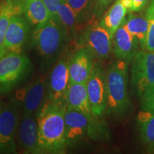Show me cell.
Instances as JSON below:
<instances>
[{"label": "cell", "mask_w": 154, "mask_h": 154, "mask_svg": "<svg viewBox=\"0 0 154 154\" xmlns=\"http://www.w3.org/2000/svg\"><path fill=\"white\" fill-rule=\"evenodd\" d=\"M66 103H54L47 99L37 112L38 142L43 153H66Z\"/></svg>", "instance_id": "obj_1"}, {"label": "cell", "mask_w": 154, "mask_h": 154, "mask_svg": "<svg viewBox=\"0 0 154 154\" xmlns=\"http://www.w3.org/2000/svg\"><path fill=\"white\" fill-rule=\"evenodd\" d=\"M128 65L117 59L106 72V113L117 120L126 118L131 111L128 91Z\"/></svg>", "instance_id": "obj_2"}, {"label": "cell", "mask_w": 154, "mask_h": 154, "mask_svg": "<svg viewBox=\"0 0 154 154\" xmlns=\"http://www.w3.org/2000/svg\"><path fill=\"white\" fill-rule=\"evenodd\" d=\"M64 119L68 147L78 146L86 136L94 139L108 136L106 128L103 126L101 119H92L82 111L66 107Z\"/></svg>", "instance_id": "obj_3"}, {"label": "cell", "mask_w": 154, "mask_h": 154, "mask_svg": "<svg viewBox=\"0 0 154 154\" xmlns=\"http://www.w3.org/2000/svg\"><path fill=\"white\" fill-rule=\"evenodd\" d=\"M33 71L27 56L7 52L0 58V94L6 95L26 79Z\"/></svg>", "instance_id": "obj_4"}, {"label": "cell", "mask_w": 154, "mask_h": 154, "mask_svg": "<svg viewBox=\"0 0 154 154\" xmlns=\"http://www.w3.org/2000/svg\"><path fill=\"white\" fill-rule=\"evenodd\" d=\"M69 29L61 22L50 17L36 26L32 38L36 49L42 56L50 57L60 51L68 38Z\"/></svg>", "instance_id": "obj_5"}, {"label": "cell", "mask_w": 154, "mask_h": 154, "mask_svg": "<svg viewBox=\"0 0 154 154\" xmlns=\"http://www.w3.org/2000/svg\"><path fill=\"white\" fill-rule=\"evenodd\" d=\"M131 63V87L140 96L148 88L154 86V52L147 50L138 51Z\"/></svg>", "instance_id": "obj_6"}, {"label": "cell", "mask_w": 154, "mask_h": 154, "mask_svg": "<svg viewBox=\"0 0 154 154\" xmlns=\"http://www.w3.org/2000/svg\"><path fill=\"white\" fill-rule=\"evenodd\" d=\"M86 87L93 115L101 119L106 113V72L97 61H94Z\"/></svg>", "instance_id": "obj_7"}, {"label": "cell", "mask_w": 154, "mask_h": 154, "mask_svg": "<svg viewBox=\"0 0 154 154\" xmlns=\"http://www.w3.org/2000/svg\"><path fill=\"white\" fill-rule=\"evenodd\" d=\"M112 43L109 32L100 23L88 25L82 36V47H87L94 58L101 61L111 56Z\"/></svg>", "instance_id": "obj_8"}, {"label": "cell", "mask_w": 154, "mask_h": 154, "mask_svg": "<svg viewBox=\"0 0 154 154\" xmlns=\"http://www.w3.org/2000/svg\"><path fill=\"white\" fill-rule=\"evenodd\" d=\"M17 106L9 103L3 107L0 113V154L17 153L14 136L19 126Z\"/></svg>", "instance_id": "obj_9"}, {"label": "cell", "mask_w": 154, "mask_h": 154, "mask_svg": "<svg viewBox=\"0 0 154 154\" xmlns=\"http://www.w3.org/2000/svg\"><path fill=\"white\" fill-rule=\"evenodd\" d=\"M69 59L66 57L59 59L50 75L48 99L54 103H66V94L69 84Z\"/></svg>", "instance_id": "obj_10"}, {"label": "cell", "mask_w": 154, "mask_h": 154, "mask_svg": "<svg viewBox=\"0 0 154 154\" xmlns=\"http://www.w3.org/2000/svg\"><path fill=\"white\" fill-rule=\"evenodd\" d=\"M18 140L24 153H43L38 142L37 113H24L19 124Z\"/></svg>", "instance_id": "obj_11"}, {"label": "cell", "mask_w": 154, "mask_h": 154, "mask_svg": "<svg viewBox=\"0 0 154 154\" xmlns=\"http://www.w3.org/2000/svg\"><path fill=\"white\" fill-rule=\"evenodd\" d=\"M29 23L23 14L11 17L5 38L6 53H22L30 32Z\"/></svg>", "instance_id": "obj_12"}, {"label": "cell", "mask_w": 154, "mask_h": 154, "mask_svg": "<svg viewBox=\"0 0 154 154\" xmlns=\"http://www.w3.org/2000/svg\"><path fill=\"white\" fill-rule=\"evenodd\" d=\"M94 57L86 47H81L69 59V84H86L94 66Z\"/></svg>", "instance_id": "obj_13"}, {"label": "cell", "mask_w": 154, "mask_h": 154, "mask_svg": "<svg viewBox=\"0 0 154 154\" xmlns=\"http://www.w3.org/2000/svg\"><path fill=\"white\" fill-rule=\"evenodd\" d=\"M112 41L113 51L116 58L130 64L138 53L140 44L137 38L127 30L124 22L116 30Z\"/></svg>", "instance_id": "obj_14"}, {"label": "cell", "mask_w": 154, "mask_h": 154, "mask_svg": "<svg viewBox=\"0 0 154 154\" xmlns=\"http://www.w3.org/2000/svg\"><path fill=\"white\" fill-rule=\"evenodd\" d=\"M48 84L44 78L36 79L24 89L23 98L24 113H37L48 99Z\"/></svg>", "instance_id": "obj_15"}, {"label": "cell", "mask_w": 154, "mask_h": 154, "mask_svg": "<svg viewBox=\"0 0 154 154\" xmlns=\"http://www.w3.org/2000/svg\"><path fill=\"white\" fill-rule=\"evenodd\" d=\"M66 105L67 108L82 111L92 119H97L92 113L86 84H69L66 94Z\"/></svg>", "instance_id": "obj_16"}, {"label": "cell", "mask_w": 154, "mask_h": 154, "mask_svg": "<svg viewBox=\"0 0 154 154\" xmlns=\"http://www.w3.org/2000/svg\"><path fill=\"white\" fill-rule=\"evenodd\" d=\"M23 14L21 0H2L0 2V58L6 54L5 38L11 17Z\"/></svg>", "instance_id": "obj_17"}, {"label": "cell", "mask_w": 154, "mask_h": 154, "mask_svg": "<svg viewBox=\"0 0 154 154\" xmlns=\"http://www.w3.org/2000/svg\"><path fill=\"white\" fill-rule=\"evenodd\" d=\"M21 2L23 15L32 26L36 27L51 17L43 0H21Z\"/></svg>", "instance_id": "obj_18"}, {"label": "cell", "mask_w": 154, "mask_h": 154, "mask_svg": "<svg viewBox=\"0 0 154 154\" xmlns=\"http://www.w3.org/2000/svg\"><path fill=\"white\" fill-rule=\"evenodd\" d=\"M127 12L128 9L123 5L121 0H116L99 22L108 30L112 40L116 30L124 22Z\"/></svg>", "instance_id": "obj_19"}, {"label": "cell", "mask_w": 154, "mask_h": 154, "mask_svg": "<svg viewBox=\"0 0 154 154\" xmlns=\"http://www.w3.org/2000/svg\"><path fill=\"white\" fill-rule=\"evenodd\" d=\"M124 25L127 30L138 40L142 50H146L149 25L145 15H137L131 12L125 19Z\"/></svg>", "instance_id": "obj_20"}, {"label": "cell", "mask_w": 154, "mask_h": 154, "mask_svg": "<svg viewBox=\"0 0 154 154\" xmlns=\"http://www.w3.org/2000/svg\"><path fill=\"white\" fill-rule=\"evenodd\" d=\"M137 124L140 136L144 143L154 142V113L143 110L137 116Z\"/></svg>", "instance_id": "obj_21"}, {"label": "cell", "mask_w": 154, "mask_h": 154, "mask_svg": "<svg viewBox=\"0 0 154 154\" xmlns=\"http://www.w3.org/2000/svg\"><path fill=\"white\" fill-rule=\"evenodd\" d=\"M74 11L79 25L87 22L94 16V0H66Z\"/></svg>", "instance_id": "obj_22"}, {"label": "cell", "mask_w": 154, "mask_h": 154, "mask_svg": "<svg viewBox=\"0 0 154 154\" xmlns=\"http://www.w3.org/2000/svg\"><path fill=\"white\" fill-rule=\"evenodd\" d=\"M58 16L61 22L68 29L69 31L74 32L79 26H80L74 11L71 8L66 0L61 1L58 10Z\"/></svg>", "instance_id": "obj_23"}, {"label": "cell", "mask_w": 154, "mask_h": 154, "mask_svg": "<svg viewBox=\"0 0 154 154\" xmlns=\"http://www.w3.org/2000/svg\"><path fill=\"white\" fill-rule=\"evenodd\" d=\"M145 17L149 25L146 50L154 52V0H151V2L146 9Z\"/></svg>", "instance_id": "obj_24"}, {"label": "cell", "mask_w": 154, "mask_h": 154, "mask_svg": "<svg viewBox=\"0 0 154 154\" xmlns=\"http://www.w3.org/2000/svg\"><path fill=\"white\" fill-rule=\"evenodd\" d=\"M140 97L143 110L154 113V86L148 88Z\"/></svg>", "instance_id": "obj_25"}, {"label": "cell", "mask_w": 154, "mask_h": 154, "mask_svg": "<svg viewBox=\"0 0 154 154\" xmlns=\"http://www.w3.org/2000/svg\"><path fill=\"white\" fill-rule=\"evenodd\" d=\"M150 0H121L128 12H138L146 7Z\"/></svg>", "instance_id": "obj_26"}, {"label": "cell", "mask_w": 154, "mask_h": 154, "mask_svg": "<svg viewBox=\"0 0 154 154\" xmlns=\"http://www.w3.org/2000/svg\"><path fill=\"white\" fill-rule=\"evenodd\" d=\"M61 1V0H43L44 5L51 15V17L59 22H61L58 16V10H59Z\"/></svg>", "instance_id": "obj_27"}, {"label": "cell", "mask_w": 154, "mask_h": 154, "mask_svg": "<svg viewBox=\"0 0 154 154\" xmlns=\"http://www.w3.org/2000/svg\"><path fill=\"white\" fill-rule=\"evenodd\" d=\"M113 2V0H94V17L99 18L102 15L106 9Z\"/></svg>", "instance_id": "obj_28"}, {"label": "cell", "mask_w": 154, "mask_h": 154, "mask_svg": "<svg viewBox=\"0 0 154 154\" xmlns=\"http://www.w3.org/2000/svg\"><path fill=\"white\" fill-rule=\"evenodd\" d=\"M147 153L154 154V142L149 144V146L147 148Z\"/></svg>", "instance_id": "obj_29"}, {"label": "cell", "mask_w": 154, "mask_h": 154, "mask_svg": "<svg viewBox=\"0 0 154 154\" xmlns=\"http://www.w3.org/2000/svg\"><path fill=\"white\" fill-rule=\"evenodd\" d=\"M3 104H2V103L1 101H0V113H1V112H2V109H3Z\"/></svg>", "instance_id": "obj_30"}]
</instances>
